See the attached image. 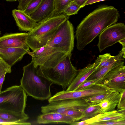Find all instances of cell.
Here are the masks:
<instances>
[{"instance_id":"obj_21","label":"cell","mask_w":125,"mask_h":125,"mask_svg":"<svg viewBox=\"0 0 125 125\" xmlns=\"http://www.w3.org/2000/svg\"><path fill=\"white\" fill-rule=\"evenodd\" d=\"M124 62L123 58L119 60L112 64L103 67L93 73L85 81L100 80L105 74L113 68L120 64Z\"/></svg>"},{"instance_id":"obj_29","label":"cell","mask_w":125,"mask_h":125,"mask_svg":"<svg viewBox=\"0 0 125 125\" xmlns=\"http://www.w3.org/2000/svg\"><path fill=\"white\" fill-rule=\"evenodd\" d=\"M11 72V67L0 57V78L3 74L10 73Z\"/></svg>"},{"instance_id":"obj_9","label":"cell","mask_w":125,"mask_h":125,"mask_svg":"<svg viewBox=\"0 0 125 125\" xmlns=\"http://www.w3.org/2000/svg\"><path fill=\"white\" fill-rule=\"evenodd\" d=\"M124 39H125L124 24L118 23L111 25L104 29L99 35L97 46L99 52Z\"/></svg>"},{"instance_id":"obj_19","label":"cell","mask_w":125,"mask_h":125,"mask_svg":"<svg viewBox=\"0 0 125 125\" xmlns=\"http://www.w3.org/2000/svg\"><path fill=\"white\" fill-rule=\"evenodd\" d=\"M0 117L11 122L14 125H31V123L26 122L29 117L25 112H16L0 109Z\"/></svg>"},{"instance_id":"obj_16","label":"cell","mask_w":125,"mask_h":125,"mask_svg":"<svg viewBox=\"0 0 125 125\" xmlns=\"http://www.w3.org/2000/svg\"><path fill=\"white\" fill-rule=\"evenodd\" d=\"M90 125L94 123L109 121H120L125 120V109L99 113L85 120Z\"/></svg>"},{"instance_id":"obj_3","label":"cell","mask_w":125,"mask_h":125,"mask_svg":"<svg viewBox=\"0 0 125 125\" xmlns=\"http://www.w3.org/2000/svg\"><path fill=\"white\" fill-rule=\"evenodd\" d=\"M38 67H35L31 62L24 66L20 85L28 95L36 99L44 100L51 96V86L53 83L38 74Z\"/></svg>"},{"instance_id":"obj_41","label":"cell","mask_w":125,"mask_h":125,"mask_svg":"<svg viewBox=\"0 0 125 125\" xmlns=\"http://www.w3.org/2000/svg\"><path fill=\"white\" fill-rule=\"evenodd\" d=\"M0 34H1V32L0 31Z\"/></svg>"},{"instance_id":"obj_20","label":"cell","mask_w":125,"mask_h":125,"mask_svg":"<svg viewBox=\"0 0 125 125\" xmlns=\"http://www.w3.org/2000/svg\"><path fill=\"white\" fill-rule=\"evenodd\" d=\"M121 96L118 92L112 90L104 99L99 104L100 113L114 111L117 105Z\"/></svg>"},{"instance_id":"obj_18","label":"cell","mask_w":125,"mask_h":125,"mask_svg":"<svg viewBox=\"0 0 125 125\" xmlns=\"http://www.w3.org/2000/svg\"><path fill=\"white\" fill-rule=\"evenodd\" d=\"M54 8V0H42L38 8L30 16L38 22L52 13Z\"/></svg>"},{"instance_id":"obj_14","label":"cell","mask_w":125,"mask_h":125,"mask_svg":"<svg viewBox=\"0 0 125 125\" xmlns=\"http://www.w3.org/2000/svg\"><path fill=\"white\" fill-rule=\"evenodd\" d=\"M12 14L17 25L20 31H31L37 24V22L23 10L14 9L12 10Z\"/></svg>"},{"instance_id":"obj_34","label":"cell","mask_w":125,"mask_h":125,"mask_svg":"<svg viewBox=\"0 0 125 125\" xmlns=\"http://www.w3.org/2000/svg\"><path fill=\"white\" fill-rule=\"evenodd\" d=\"M122 45V48L121 51L123 53L122 57L125 58V39L120 41L119 42Z\"/></svg>"},{"instance_id":"obj_8","label":"cell","mask_w":125,"mask_h":125,"mask_svg":"<svg viewBox=\"0 0 125 125\" xmlns=\"http://www.w3.org/2000/svg\"><path fill=\"white\" fill-rule=\"evenodd\" d=\"M112 90L104 84L96 83L82 90L57 93L48 100L49 103L62 100L83 98L109 92Z\"/></svg>"},{"instance_id":"obj_15","label":"cell","mask_w":125,"mask_h":125,"mask_svg":"<svg viewBox=\"0 0 125 125\" xmlns=\"http://www.w3.org/2000/svg\"><path fill=\"white\" fill-rule=\"evenodd\" d=\"M29 51H30L22 48H0V57L11 67L21 60Z\"/></svg>"},{"instance_id":"obj_38","label":"cell","mask_w":125,"mask_h":125,"mask_svg":"<svg viewBox=\"0 0 125 125\" xmlns=\"http://www.w3.org/2000/svg\"><path fill=\"white\" fill-rule=\"evenodd\" d=\"M106 0H87L84 5V7L87 5L92 4L94 3Z\"/></svg>"},{"instance_id":"obj_23","label":"cell","mask_w":125,"mask_h":125,"mask_svg":"<svg viewBox=\"0 0 125 125\" xmlns=\"http://www.w3.org/2000/svg\"><path fill=\"white\" fill-rule=\"evenodd\" d=\"M100 107L99 104L89 106L83 109L81 120H85L93 117L100 113Z\"/></svg>"},{"instance_id":"obj_40","label":"cell","mask_w":125,"mask_h":125,"mask_svg":"<svg viewBox=\"0 0 125 125\" xmlns=\"http://www.w3.org/2000/svg\"><path fill=\"white\" fill-rule=\"evenodd\" d=\"M7 1L14 2L16 1H19V0H5Z\"/></svg>"},{"instance_id":"obj_31","label":"cell","mask_w":125,"mask_h":125,"mask_svg":"<svg viewBox=\"0 0 125 125\" xmlns=\"http://www.w3.org/2000/svg\"><path fill=\"white\" fill-rule=\"evenodd\" d=\"M92 125H125V120L120 121H109L94 123Z\"/></svg>"},{"instance_id":"obj_26","label":"cell","mask_w":125,"mask_h":125,"mask_svg":"<svg viewBox=\"0 0 125 125\" xmlns=\"http://www.w3.org/2000/svg\"><path fill=\"white\" fill-rule=\"evenodd\" d=\"M81 8L80 6L73 1L65 8L62 13L69 16L77 14Z\"/></svg>"},{"instance_id":"obj_13","label":"cell","mask_w":125,"mask_h":125,"mask_svg":"<svg viewBox=\"0 0 125 125\" xmlns=\"http://www.w3.org/2000/svg\"><path fill=\"white\" fill-rule=\"evenodd\" d=\"M101 59L99 56L93 63L88 64L86 67L78 70V73L71 84L66 90L73 91L85 81L94 72L100 64Z\"/></svg>"},{"instance_id":"obj_27","label":"cell","mask_w":125,"mask_h":125,"mask_svg":"<svg viewBox=\"0 0 125 125\" xmlns=\"http://www.w3.org/2000/svg\"><path fill=\"white\" fill-rule=\"evenodd\" d=\"M42 0H33L27 6L23 11L30 16L38 8Z\"/></svg>"},{"instance_id":"obj_11","label":"cell","mask_w":125,"mask_h":125,"mask_svg":"<svg viewBox=\"0 0 125 125\" xmlns=\"http://www.w3.org/2000/svg\"><path fill=\"white\" fill-rule=\"evenodd\" d=\"M89 106L83 98L62 100L52 102L41 107L42 113L57 112L61 113L65 110H77L86 108Z\"/></svg>"},{"instance_id":"obj_25","label":"cell","mask_w":125,"mask_h":125,"mask_svg":"<svg viewBox=\"0 0 125 125\" xmlns=\"http://www.w3.org/2000/svg\"><path fill=\"white\" fill-rule=\"evenodd\" d=\"M73 1V0H54V12L62 13L65 8Z\"/></svg>"},{"instance_id":"obj_35","label":"cell","mask_w":125,"mask_h":125,"mask_svg":"<svg viewBox=\"0 0 125 125\" xmlns=\"http://www.w3.org/2000/svg\"><path fill=\"white\" fill-rule=\"evenodd\" d=\"M87 0H73V1L80 6L81 8L84 7V5Z\"/></svg>"},{"instance_id":"obj_2","label":"cell","mask_w":125,"mask_h":125,"mask_svg":"<svg viewBox=\"0 0 125 125\" xmlns=\"http://www.w3.org/2000/svg\"><path fill=\"white\" fill-rule=\"evenodd\" d=\"M69 16L63 13L50 15L37 22L35 28L28 32L26 42L32 51L44 46L55 33L58 27Z\"/></svg>"},{"instance_id":"obj_1","label":"cell","mask_w":125,"mask_h":125,"mask_svg":"<svg viewBox=\"0 0 125 125\" xmlns=\"http://www.w3.org/2000/svg\"><path fill=\"white\" fill-rule=\"evenodd\" d=\"M119 16L117 10L111 6H101L90 13L76 28L77 49L83 50L104 29L115 23Z\"/></svg>"},{"instance_id":"obj_22","label":"cell","mask_w":125,"mask_h":125,"mask_svg":"<svg viewBox=\"0 0 125 125\" xmlns=\"http://www.w3.org/2000/svg\"><path fill=\"white\" fill-rule=\"evenodd\" d=\"M123 53L121 51L117 55L112 56L109 53H106L99 56L101 59L100 63L97 68L96 70L103 67L110 65L115 62L123 58Z\"/></svg>"},{"instance_id":"obj_37","label":"cell","mask_w":125,"mask_h":125,"mask_svg":"<svg viewBox=\"0 0 125 125\" xmlns=\"http://www.w3.org/2000/svg\"><path fill=\"white\" fill-rule=\"evenodd\" d=\"M70 125H90L86 122V120H82V121L79 122H76L75 121L73 122Z\"/></svg>"},{"instance_id":"obj_6","label":"cell","mask_w":125,"mask_h":125,"mask_svg":"<svg viewBox=\"0 0 125 125\" xmlns=\"http://www.w3.org/2000/svg\"><path fill=\"white\" fill-rule=\"evenodd\" d=\"M27 97L20 85L10 87L0 93V109L24 112Z\"/></svg>"},{"instance_id":"obj_32","label":"cell","mask_w":125,"mask_h":125,"mask_svg":"<svg viewBox=\"0 0 125 125\" xmlns=\"http://www.w3.org/2000/svg\"><path fill=\"white\" fill-rule=\"evenodd\" d=\"M121 96L117 105V110L125 109V91L120 93Z\"/></svg>"},{"instance_id":"obj_5","label":"cell","mask_w":125,"mask_h":125,"mask_svg":"<svg viewBox=\"0 0 125 125\" xmlns=\"http://www.w3.org/2000/svg\"><path fill=\"white\" fill-rule=\"evenodd\" d=\"M74 39L73 25L68 20L58 27L46 45L58 52L70 53L74 48Z\"/></svg>"},{"instance_id":"obj_33","label":"cell","mask_w":125,"mask_h":125,"mask_svg":"<svg viewBox=\"0 0 125 125\" xmlns=\"http://www.w3.org/2000/svg\"><path fill=\"white\" fill-rule=\"evenodd\" d=\"M33 0H19L17 7L18 10H23L28 4Z\"/></svg>"},{"instance_id":"obj_10","label":"cell","mask_w":125,"mask_h":125,"mask_svg":"<svg viewBox=\"0 0 125 125\" xmlns=\"http://www.w3.org/2000/svg\"><path fill=\"white\" fill-rule=\"evenodd\" d=\"M98 83L104 84L111 90L120 93L125 91L124 62L109 71L99 80Z\"/></svg>"},{"instance_id":"obj_7","label":"cell","mask_w":125,"mask_h":125,"mask_svg":"<svg viewBox=\"0 0 125 125\" xmlns=\"http://www.w3.org/2000/svg\"><path fill=\"white\" fill-rule=\"evenodd\" d=\"M27 53L31 56V62L35 67H54L69 54L58 52L47 45Z\"/></svg>"},{"instance_id":"obj_30","label":"cell","mask_w":125,"mask_h":125,"mask_svg":"<svg viewBox=\"0 0 125 125\" xmlns=\"http://www.w3.org/2000/svg\"><path fill=\"white\" fill-rule=\"evenodd\" d=\"M99 80L85 81L79 85L74 91L84 89L96 83H98Z\"/></svg>"},{"instance_id":"obj_39","label":"cell","mask_w":125,"mask_h":125,"mask_svg":"<svg viewBox=\"0 0 125 125\" xmlns=\"http://www.w3.org/2000/svg\"><path fill=\"white\" fill-rule=\"evenodd\" d=\"M6 73L3 74L0 78V93L1 91L2 84L5 79L6 74Z\"/></svg>"},{"instance_id":"obj_17","label":"cell","mask_w":125,"mask_h":125,"mask_svg":"<svg viewBox=\"0 0 125 125\" xmlns=\"http://www.w3.org/2000/svg\"><path fill=\"white\" fill-rule=\"evenodd\" d=\"M75 121L72 117L57 112L42 113L38 115L37 122L39 124H46L53 123H63L70 124Z\"/></svg>"},{"instance_id":"obj_4","label":"cell","mask_w":125,"mask_h":125,"mask_svg":"<svg viewBox=\"0 0 125 125\" xmlns=\"http://www.w3.org/2000/svg\"><path fill=\"white\" fill-rule=\"evenodd\" d=\"M72 53L53 67L38 68V74L44 77L54 83L61 86L64 89L68 88L77 75L78 70L72 64Z\"/></svg>"},{"instance_id":"obj_36","label":"cell","mask_w":125,"mask_h":125,"mask_svg":"<svg viewBox=\"0 0 125 125\" xmlns=\"http://www.w3.org/2000/svg\"><path fill=\"white\" fill-rule=\"evenodd\" d=\"M0 125H14L11 122L0 117Z\"/></svg>"},{"instance_id":"obj_24","label":"cell","mask_w":125,"mask_h":125,"mask_svg":"<svg viewBox=\"0 0 125 125\" xmlns=\"http://www.w3.org/2000/svg\"><path fill=\"white\" fill-rule=\"evenodd\" d=\"M110 92L83 99L89 106L99 104L104 99Z\"/></svg>"},{"instance_id":"obj_12","label":"cell","mask_w":125,"mask_h":125,"mask_svg":"<svg viewBox=\"0 0 125 125\" xmlns=\"http://www.w3.org/2000/svg\"><path fill=\"white\" fill-rule=\"evenodd\" d=\"M28 32L7 33L0 37V48H22L30 51L27 40Z\"/></svg>"},{"instance_id":"obj_28","label":"cell","mask_w":125,"mask_h":125,"mask_svg":"<svg viewBox=\"0 0 125 125\" xmlns=\"http://www.w3.org/2000/svg\"><path fill=\"white\" fill-rule=\"evenodd\" d=\"M61 114L72 117L75 121L81 119L83 115V113L79 110L73 109L65 110Z\"/></svg>"}]
</instances>
